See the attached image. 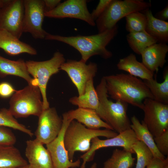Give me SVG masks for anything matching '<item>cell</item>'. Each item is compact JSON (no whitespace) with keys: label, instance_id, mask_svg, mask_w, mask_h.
<instances>
[{"label":"cell","instance_id":"obj_8","mask_svg":"<svg viewBox=\"0 0 168 168\" xmlns=\"http://www.w3.org/2000/svg\"><path fill=\"white\" fill-rule=\"evenodd\" d=\"M144 118L142 121L154 137L168 130V104L150 98L143 101Z\"/></svg>","mask_w":168,"mask_h":168},{"label":"cell","instance_id":"obj_4","mask_svg":"<svg viewBox=\"0 0 168 168\" xmlns=\"http://www.w3.org/2000/svg\"><path fill=\"white\" fill-rule=\"evenodd\" d=\"M118 134L110 129H89L75 120H72L66 129L64 137V144L69 160L73 161L76 152H87L90 148V142L93 138L100 136L109 138Z\"/></svg>","mask_w":168,"mask_h":168},{"label":"cell","instance_id":"obj_3","mask_svg":"<svg viewBox=\"0 0 168 168\" xmlns=\"http://www.w3.org/2000/svg\"><path fill=\"white\" fill-rule=\"evenodd\" d=\"M96 89L99 101V106L96 111L100 118L118 133L131 129L127 114L128 104L120 101L114 102L108 99L104 77Z\"/></svg>","mask_w":168,"mask_h":168},{"label":"cell","instance_id":"obj_7","mask_svg":"<svg viewBox=\"0 0 168 168\" xmlns=\"http://www.w3.org/2000/svg\"><path fill=\"white\" fill-rule=\"evenodd\" d=\"M65 62L63 55L59 51L55 52L52 57L47 60L26 61L27 71L33 77L34 85L38 86L40 90L43 109L49 107L46 95L48 81L52 75L59 72L61 65Z\"/></svg>","mask_w":168,"mask_h":168},{"label":"cell","instance_id":"obj_2","mask_svg":"<svg viewBox=\"0 0 168 168\" xmlns=\"http://www.w3.org/2000/svg\"><path fill=\"white\" fill-rule=\"evenodd\" d=\"M118 32V27L116 25L101 33L88 36H64L47 33L44 39L61 42L72 47L80 54V60L86 63L90 58L95 55L105 59L111 57L112 53L106 47Z\"/></svg>","mask_w":168,"mask_h":168},{"label":"cell","instance_id":"obj_16","mask_svg":"<svg viewBox=\"0 0 168 168\" xmlns=\"http://www.w3.org/2000/svg\"><path fill=\"white\" fill-rule=\"evenodd\" d=\"M25 155L31 168H54L50 154L36 139L27 140Z\"/></svg>","mask_w":168,"mask_h":168},{"label":"cell","instance_id":"obj_20","mask_svg":"<svg viewBox=\"0 0 168 168\" xmlns=\"http://www.w3.org/2000/svg\"><path fill=\"white\" fill-rule=\"evenodd\" d=\"M8 75L19 77L26 80L28 84H32L33 81L23 59L12 60L0 55V77H4Z\"/></svg>","mask_w":168,"mask_h":168},{"label":"cell","instance_id":"obj_22","mask_svg":"<svg viewBox=\"0 0 168 168\" xmlns=\"http://www.w3.org/2000/svg\"><path fill=\"white\" fill-rule=\"evenodd\" d=\"M142 12L147 19L145 31L155 38L157 43L167 44L168 42V22L155 17L149 9Z\"/></svg>","mask_w":168,"mask_h":168},{"label":"cell","instance_id":"obj_13","mask_svg":"<svg viewBox=\"0 0 168 168\" xmlns=\"http://www.w3.org/2000/svg\"><path fill=\"white\" fill-rule=\"evenodd\" d=\"M38 118V126L35 134V138L46 145L58 135L62 127L63 119L54 107L43 109Z\"/></svg>","mask_w":168,"mask_h":168},{"label":"cell","instance_id":"obj_30","mask_svg":"<svg viewBox=\"0 0 168 168\" xmlns=\"http://www.w3.org/2000/svg\"><path fill=\"white\" fill-rule=\"evenodd\" d=\"M137 156L135 168H145L154 158L152 153L142 142L138 141L132 146Z\"/></svg>","mask_w":168,"mask_h":168},{"label":"cell","instance_id":"obj_17","mask_svg":"<svg viewBox=\"0 0 168 168\" xmlns=\"http://www.w3.org/2000/svg\"><path fill=\"white\" fill-rule=\"evenodd\" d=\"M63 115L70 121L76 120L89 129H98L103 128L113 130L112 128L103 121L96 111L93 109L78 107L66 112Z\"/></svg>","mask_w":168,"mask_h":168},{"label":"cell","instance_id":"obj_19","mask_svg":"<svg viewBox=\"0 0 168 168\" xmlns=\"http://www.w3.org/2000/svg\"><path fill=\"white\" fill-rule=\"evenodd\" d=\"M0 49L11 56L24 53L31 55L37 54L34 48L4 29H0Z\"/></svg>","mask_w":168,"mask_h":168},{"label":"cell","instance_id":"obj_36","mask_svg":"<svg viewBox=\"0 0 168 168\" xmlns=\"http://www.w3.org/2000/svg\"><path fill=\"white\" fill-rule=\"evenodd\" d=\"M147 168H168V157L164 160L154 157Z\"/></svg>","mask_w":168,"mask_h":168},{"label":"cell","instance_id":"obj_31","mask_svg":"<svg viewBox=\"0 0 168 168\" xmlns=\"http://www.w3.org/2000/svg\"><path fill=\"white\" fill-rule=\"evenodd\" d=\"M0 126L9 127L22 132L32 137V131L24 125L19 123L9 111L8 109L2 108L0 110Z\"/></svg>","mask_w":168,"mask_h":168},{"label":"cell","instance_id":"obj_15","mask_svg":"<svg viewBox=\"0 0 168 168\" xmlns=\"http://www.w3.org/2000/svg\"><path fill=\"white\" fill-rule=\"evenodd\" d=\"M63 126L57 137L52 142L46 145L47 149L51 156L54 168H75L80 166L81 161L78 159L75 161L69 160L68 152L64 143L66 129L71 122L63 115Z\"/></svg>","mask_w":168,"mask_h":168},{"label":"cell","instance_id":"obj_41","mask_svg":"<svg viewBox=\"0 0 168 168\" xmlns=\"http://www.w3.org/2000/svg\"><path fill=\"white\" fill-rule=\"evenodd\" d=\"M20 168H31L30 167V166L28 164L27 165H26V166H24L21 167Z\"/></svg>","mask_w":168,"mask_h":168},{"label":"cell","instance_id":"obj_39","mask_svg":"<svg viewBox=\"0 0 168 168\" xmlns=\"http://www.w3.org/2000/svg\"><path fill=\"white\" fill-rule=\"evenodd\" d=\"M90 168H97V164L96 162H94Z\"/></svg>","mask_w":168,"mask_h":168},{"label":"cell","instance_id":"obj_38","mask_svg":"<svg viewBox=\"0 0 168 168\" xmlns=\"http://www.w3.org/2000/svg\"><path fill=\"white\" fill-rule=\"evenodd\" d=\"M156 18L163 21H166L168 19V5H166L165 7L161 11L156 14L154 16Z\"/></svg>","mask_w":168,"mask_h":168},{"label":"cell","instance_id":"obj_14","mask_svg":"<svg viewBox=\"0 0 168 168\" xmlns=\"http://www.w3.org/2000/svg\"><path fill=\"white\" fill-rule=\"evenodd\" d=\"M86 0H67L60 3L53 10L44 13L45 16L55 18H70L82 20L92 26L95 21L89 12Z\"/></svg>","mask_w":168,"mask_h":168},{"label":"cell","instance_id":"obj_34","mask_svg":"<svg viewBox=\"0 0 168 168\" xmlns=\"http://www.w3.org/2000/svg\"><path fill=\"white\" fill-rule=\"evenodd\" d=\"M112 0H100L96 8L91 13V17L94 21L96 20L105 11Z\"/></svg>","mask_w":168,"mask_h":168},{"label":"cell","instance_id":"obj_5","mask_svg":"<svg viewBox=\"0 0 168 168\" xmlns=\"http://www.w3.org/2000/svg\"><path fill=\"white\" fill-rule=\"evenodd\" d=\"M41 94L38 86L31 84L16 91L10 100L9 111L15 118L40 115L43 110Z\"/></svg>","mask_w":168,"mask_h":168},{"label":"cell","instance_id":"obj_6","mask_svg":"<svg viewBox=\"0 0 168 168\" xmlns=\"http://www.w3.org/2000/svg\"><path fill=\"white\" fill-rule=\"evenodd\" d=\"M151 3L142 0H112L95 21L98 33L111 29L121 19L136 12L149 9Z\"/></svg>","mask_w":168,"mask_h":168},{"label":"cell","instance_id":"obj_37","mask_svg":"<svg viewBox=\"0 0 168 168\" xmlns=\"http://www.w3.org/2000/svg\"><path fill=\"white\" fill-rule=\"evenodd\" d=\"M45 12L51 11L57 7L60 3V0H44Z\"/></svg>","mask_w":168,"mask_h":168},{"label":"cell","instance_id":"obj_9","mask_svg":"<svg viewBox=\"0 0 168 168\" xmlns=\"http://www.w3.org/2000/svg\"><path fill=\"white\" fill-rule=\"evenodd\" d=\"M24 8L23 0H5L0 8V29L19 39L23 32Z\"/></svg>","mask_w":168,"mask_h":168},{"label":"cell","instance_id":"obj_40","mask_svg":"<svg viewBox=\"0 0 168 168\" xmlns=\"http://www.w3.org/2000/svg\"><path fill=\"white\" fill-rule=\"evenodd\" d=\"M4 2V0H0V8L3 6Z\"/></svg>","mask_w":168,"mask_h":168},{"label":"cell","instance_id":"obj_24","mask_svg":"<svg viewBox=\"0 0 168 168\" xmlns=\"http://www.w3.org/2000/svg\"><path fill=\"white\" fill-rule=\"evenodd\" d=\"M28 164L14 145H0V168H20Z\"/></svg>","mask_w":168,"mask_h":168},{"label":"cell","instance_id":"obj_10","mask_svg":"<svg viewBox=\"0 0 168 168\" xmlns=\"http://www.w3.org/2000/svg\"><path fill=\"white\" fill-rule=\"evenodd\" d=\"M23 32L30 33L35 39H44L48 32L42 28L45 16L44 0H24Z\"/></svg>","mask_w":168,"mask_h":168},{"label":"cell","instance_id":"obj_33","mask_svg":"<svg viewBox=\"0 0 168 168\" xmlns=\"http://www.w3.org/2000/svg\"><path fill=\"white\" fill-rule=\"evenodd\" d=\"M156 147L163 156L168 155V130L160 135L154 137Z\"/></svg>","mask_w":168,"mask_h":168},{"label":"cell","instance_id":"obj_29","mask_svg":"<svg viewBox=\"0 0 168 168\" xmlns=\"http://www.w3.org/2000/svg\"><path fill=\"white\" fill-rule=\"evenodd\" d=\"M125 28L129 32L133 33L145 30L147 19L144 13L140 12H132L125 17Z\"/></svg>","mask_w":168,"mask_h":168},{"label":"cell","instance_id":"obj_11","mask_svg":"<svg viewBox=\"0 0 168 168\" xmlns=\"http://www.w3.org/2000/svg\"><path fill=\"white\" fill-rule=\"evenodd\" d=\"M138 141L135 133L131 128L106 139L101 140L98 137L94 138L91 140V144L89 150L80 156L83 160L80 168H86V163L93 160L96 151L101 148L121 147L127 151L134 153L132 146Z\"/></svg>","mask_w":168,"mask_h":168},{"label":"cell","instance_id":"obj_23","mask_svg":"<svg viewBox=\"0 0 168 168\" xmlns=\"http://www.w3.org/2000/svg\"><path fill=\"white\" fill-rule=\"evenodd\" d=\"M131 128L134 131L138 141L143 142L150 150L154 157L164 160L166 157L158 150L154 140V137L147 127L142 121L141 123L135 115L131 119Z\"/></svg>","mask_w":168,"mask_h":168},{"label":"cell","instance_id":"obj_12","mask_svg":"<svg viewBox=\"0 0 168 168\" xmlns=\"http://www.w3.org/2000/svg\"><path fill=\"white\" fill-rule=\"evenodd\" d=\"M60 69L67 73L80 96L84 93L87 82L95 76L98 68L94 63L86 64L80 60L68 59L62 64Z\"/></svg>","mask_w":168,"mask_h":168},{"label":"cell","instance_id":"obj_26","mask_svg":"<svg viewBox=\"0 0 168 168\" xmlns=\"http://www.w3.org/2000/svg\"><path fill=\"white\" fill-rule=\"evenodd\" d=\"M163 76L164 81L159 83L153 78L144 80L143 82L152 94L155 100L168 104V68L165 69Z\"/></svg>","mask_w":168,"mask_h":168},{"label":"cell","instance_id":"obj_35","mask_svg":"<svg viewBox=\"0 0 168 168\" xmlns=\"http://www.w3.org/2000/svg\"><path fill=\"white\" fill-rule=\"evenodd\" d=\"M16 91L12 86L8 82L0 83V97L1 98H7L12 96Z\"/></svg>","mask_w":168,"mask_h":168},{"label":"cell","instance_id":"obj_1","mask_svg":"<svg viewBox=\"0 0 168 168\" xmlns=\"http://www.w3.org/2000/svg\"><path fill=\"white\" fill-rule=\"evenodd\" d=\"M104 77L108 94L116 101H123L142 110L145 99H153L144 82L136 77L121 73Z\"/></svg>","mask_w":168,"mask_h":168},{"label":"cell","instance_id":"obj_21","mask_svg":"<svg viewBox=\"0 0 168 168\" xmlns=\"http://www.w3.org/2000/svg\"><path fill=\"white\" fill-rule=\"evenodd\" d=\"M118 68L125 71L129 74L144 80L153 78L154 73L148 69L142 62L137 59L135 55L131 53L119 59L117 65Z\"/></svg>","mask_w":168,"mask_h":168},{"label":"cell","instance_id":"obj_18","mask_svg":"<svg viewBox=\"0 0 168 168\" xmlns=\"http://www.w3.org/2000/svg\"><path fill=\"white\" fill-rule=\"evenodd\" d=\"M168 52L166 43H157L144 49L141 53L142 63L150 71L157 72L166 62V58Z\"/></svg>","mask_w":168,"mask_h":168},{"label":"cell","instance_id":"obj_28","mask_svg":"<svg viewBox=\"0 0 168 168\" xmlns=\"http://www.w3.org/2000/svg\"><path fill=\"white\" fill-rule=\"evenodd\" d=\"M132 153L124 150H114L111 157L104 163L103 168H131L135 158Z\"/></svg>","mask_w":168,"mask_h":168},{"label":"cell","instance_id":"obj_27","mask_svg":"<svg viewBox=\"0 0 168 168\" xmlns=\"http://www.w3.org/2000/svg\"><path fill=\"white\" fill-rule=\"evenodd\" d=\"M126 39L133 51L140 55L147 48L157 43V40L145 30L129 33L126 35Z\"/></svg>","mask_w":168,"mask_h":168},{"label":"cell","instance_id":"obj_25","mask_svg":"<svg viewBox=\"0 0 168 168\" xmlns=\"http://www.w3.org/2000/svg\"><path fill=\"white\" fill-rule=\"evenodd\" d=\"M93 79L86 83L85 92L83 94L71 98L69 102L72 105L79 108L97 109L99 105V101L96 89L94 85Z\"/></svg>","mask_w":168,"mask_h":168},{"label":"cell","instance_id":"obj_32","mask_svg":"<svg viewBox=\"0 0 168 168\" xmlns=\"http://www.w3.org/2000/svg\"><path fill=\"white\" fill-rule=\"evenodd\" d=\"M16 142V137L11 130L0 126V145H14Z\"/></svg>","mask_w":168,"mask_h":168}]
</instances>
